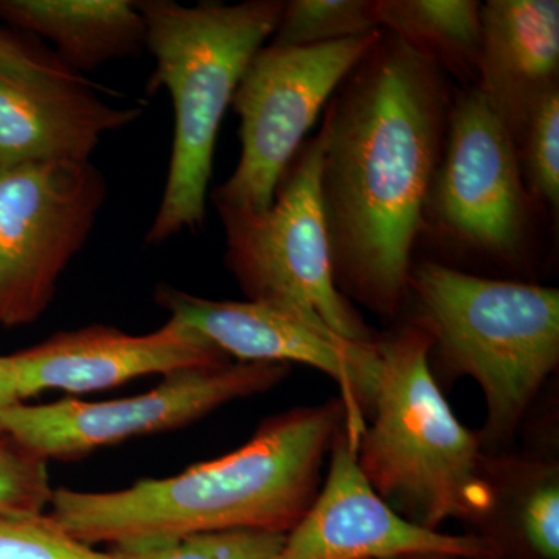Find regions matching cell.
I'll return each instance as SVG.
<instances>
[{
	"label": "cell",
	"mask_w": 559,
	"mask_h": 559,
	"mask_svg": "<svg viewBox=\"0 0 559 559\" xmlns=\"http://www.w3.org/2000/svg\"><path fill=\"white\" fill-rule=\"evenodd\" d=\"M285 539L283 533L229 530L110 551L119 559H271Z\"/></svg>",
	"instance_id": "cell-19"
},
{
	"label": "cell",
	"mask_w": 559,
	"mask_h": 559,
	"mask_svg": "<svg viewBox=\"0 0 559 559\" xmlns=\"http://www.w3.org/2000/svg\"><path fill=\"white\" fill-rule=\"evenodd\" d=\"M10 358L22 400L44 390L90 393L146 374L168 377L230 364L216 345L171 319L140 336L103 325L64 331Z\"/></svg>",
	"instance_id": "cell-13"
},
{
	"label": "cell",
	"mask_w": 559,
	"mask_h": 559,
	"mask_svg": "<svg viewBox=\"0 0 559 559\" xmlns=\"http://www.w3.org/2000/svg\"><path fill=\"white\" fill-rule=\"evenodd\" d=\"M283 5L280 0L194 7L138 2L146 47L156 60L148 91L170 92L175 109L170 170L148 245H162L204 221L221 121L249 62L277 31Z\"/></svg>",
	"instance_id": "cell-3"
},
{
	"label": "cell",
	"mask_w": 559,
	"mask_h": 559,
	"mask_svg": "<svg viewBox=\"0 0 559 559\" xmlns=\"http://www.w3.org/2000/svg\"><path fill=\"white\" fill-rule=\"evenodd\" d=\"M286 369V364H226L168 374L156 389L130 399L17 403L0 414V428L46 462L79 459L134 437L183 428L223 404L271 389Z\"/></svg>",
	"instance_id": "cell-9"
},
{
	"label": "cell",
	"mask_w": 559,
	"mask_h": 559,
	"mask_svg": "<svg viewBox=\"0 0 559 559\" xmlns=\"http://www.w3.org/2000/svg\"><path fill=\"white\" fill-rule=\"evenodd\" d=\"M352 441H336L325 487L271 559L498 558L487 539L447 535L401 518L364 476Z\"/></svg>",
	"instance_id": "cell-12"
},
{
	"label": "cell",
	"mask_w": 559,
	"mask_h": 559,
	"mask_svg": "<svg viewBox=\"0 0 559 559\" xmlns=\"http://www.w3.org/2000/svg\"><path fill=\"white\" fill-rule=\"evenodd\" d=\"M380 31L439 66L448 76L477 81L481 3L477 0H371Z\"/></svg>",
	"instance_id": "cell-17"
},
{
	"label": "cell",
	"mask_w": 559,
	"mask_h": 559,
	"mask_svg": "<svg viewBox=\"0 0 559 559\" xmlns=\"http://www.w3.org/2000/svg\"><path fill=\"white\" fill-rule=\"evenodd\" d=\"M378 345L377 419L358 457L364 476L381 499L404 506L426 528L487 513L492 492L480 476L479 447L437 388L428 334L406 329Z\"/></svg>",
	"instance_id": "cell-4"
},
{
	"label": "cell",
	"mask_w": 559,
	"mask_h": 559,
	"mask_svg": "<svg viewBox=\"0 0 559 559\" xmlns=\"http://www.w3.org/2000/svg\"><path fill=\"white\" fill-rule=\"evenodd\" d=\"M462 248L514 259L528 230L520 151L476 86L452 95L426 221Z\"/></svg>",
	"instance_id": "cell-10"
},
{
	"label": "cell",
	"mask_w": 559,
	"mask_h": 559,
	"mask_svg": "<svg viewBox=\"0 0 559 559\" xmlns=\"http://www.w3.org/2000/svg\"><path fill=\"white\" fill-rule=\"evenodd\" d=\"M0 559H119L66 533L50 514H0Z\"/></svg>",
	"instance_id": "cell-20"
},
{
	"label": "cell",
	"mask_w": 559,
	"mask_h": 559,
	"mask_svg": "<svg viewBox=\"0 0 559 559\" xmlns=\"http://www.w3.org/2000/svg\"><path fill=\"white\" fill-rule=\"evenodd\" d=\"M381 31L310 47H261L242 73L231 106L240 117L241 154L216 189L219 213L270 209L283 173L314 127L320 110Z\"/></svg>",
	"instance_id": "cell-7"
},
{
	"label": "cell",
	"mask_w": 559,
	"mask_h": 559,
	"mask_svg": "<svg viewBox=\"0 0 559 559\" xmlns=\"http://www.w3.org/2000/svg\"><path fill=\"white\" fill-rule=\"evenodd\" d=\"M380 31L371 0H293L283 5L272 43L283 47H310L359 38Z\"/></svg>",
	"instance_id": "cell-18"
},
{
	"label": "cell",
	"mask_w": 559,
	"mask_h": 559,
	"mask_svg": "<svg viewBox=\"0 0 559 559\" xmlns=\"http://www.w3.org/2000/svg\"><path fill=\"white\" fill-rule=\"evenodd\" d=\"M520 160L525 186L533 197L557 212L559 205V87L551 91L524 132Z\"/></svg>",
	"instance_id": "cell-21"
},
{
	"label": "cell",
	"mask_w": 559,
	"mask_h": 559,
	"mask_svg": "<svg viewBox=\"0 0 559 559\" xmlns=\"http://www.w3.org/2000/svg\"><path fill=\"white\" fill-rule=\"evenodd\" d=\"M409 290L419 329L455 370L479 382L489 429L509 432L557 367L558 289L474 277L426 261L412 267Z\"/></svg>",
	"instance_id": "cell-5"
},
{
	"label": "cell",
	"mask_w": 559,
	"mask_h": 559,
	"mask_svg": "<svg viewBox=\"0 0 559 559\" xmlns=\"http://www.w3.org/2000/svg\"><path fill=\"white\" fill-rule=\"evenodd\" d=\"M322 151L320 132L301 145L283 173L270 209L219 213L227 267L249 300L296 312L344 340L373 344L334 278L320 201Z\"/></svg>",
	"instance_id": "cell-6"
},
{
	"label": "cell",
	"mask_w": 559,
	"mask_h": 559,
	"mask_svg": "<svg viewBox=\"0 0 559 559\" xmlns=\"http://www.w3.org/2000/svg\"><path fill=\"white\" fill-rule=\"evenodd\" d=\"M105 198L91 160L0 168V323L27 325L47 310Z\"/></svg>",
	"instance_id": "cell-8"
},
{
	"label": "cell",
	"mask_w": 559,
	"mask_h": 559,
	"mask_svg": "<svg viewBox=\"0 0 559 559\" xmlns=\"http://www.w3.org/2000/svg\"><path fill=\"white\" fill-rule=\"evenodd\" d=\"M451 103L447 73L381 31L325 109L320 201L334 278L385 314L409 290Z\"/></svg>",
	"instance_id": "cell-1"
},
{
	"label": "cell",
	"mask_w": 559,
	"mask_h": 559,
	"mask_svg": "<svg viewBox=\"0 0 559 559\" xmlns=\"http://www.w3.org/2000/svg\"><path fill=\"white\" fill-rule=\"evenodd\" d=\"M344 414V404L289 412L264 423L240 450L165 479L106 492L53 489L49 514L80 543L112 549L229 530L288 535L311 507Z\"/></svg>",
	"instance_id": "cell-2"
},
{
	"label": "cell",
	"mask_w": 559,
	"mask_h": 559,
	"mask_svg": "<svg viewBox=\"0 0 559 559\" xmlns=\"http://www.w3.org/2000/svg\"><path fill=\"white\" fill-rule=\"evenodd\" d=\"M524 532L544 559H559V491L557 485L536 489L524 509Z\"/></svg>",
	"instance_id": "cell-24"
},
{
	"label": "cell",
	"mask_w": 559,
	"mask_h": 559,
	"mask_svg": "<svg viewBox=\"0 0 559 559\" xmlns=\"http://www.w3.org/2000/svg\"><path fill=\"white\" fill-rule=\"evenodd\" d=\"M0 20L51 40L79 73L146 47L145 21L130 0H0Z\"/></svg>",
	"instance_id": "cell-16"
},
{
	"label": "cell",
	"mask_w": 559,
	"mask_h": 559,
	"mask_svg": "<svg viewBox=\"0 0 559 559\" xmlns=\"http://www.w3.org/2000/svg\"><path fill=\"white\" fill-rule=\"evenodd\" d=\"M46 460L14 443L0 439V514H40L50 506Z\"/></svg>",
	"instance_id": "cell-22"
},
{
	"label": "cell",
	"mask_w": 559,
	"mask_h": 559,
	"mask_svg": "<svg viewBox=\"0 0 559 559\" xmlns=\"http://www.w3.org/2000/svg\"><path fill=\"white\" fill-rule=\"evenodd\" d=\"M0 80L28 87L92 86L51 51L0 32Z\"/></svg>",
	"instance_id": "cell-23"
},
{
	"label": "cell",
	"mask_w": 559,
	"mask_h": 559,
	"mask_svg": "<svg viewBox=\"0 0 559 559\" xmlns=\"http://www.w3.org/2000/svg\"><path fill=\"white\" fill-rule=\"evenodd\" d=\"M156 297L171 320L241 362H297L329 374L344 392L349 433L359 436V406H373L380 385V345L344 340L263 301L209 300L168 286L157 289Z\"/></svg>",
	"instance_id": "cell-11"
},
{
	"label": "cell",
	"mask_w": 559,
	"mask_h": 559,
	"mask_svg": "<svg viewBox=\"0 0 559 559\" xmlns=\"http://www.w3.org/2000/svg\"><path fill=\"white\" fill-rule=\"evenodd\" d=\"M22 403L20 382L10 356H0V414L14 404ZM7 437L0 428V439Z\"/></svg>",
	"instance_id": "cell-25"
},
{
	"label": "cell",
	"mask_w": 559,
	"mask_h": 559,
	"mask_svg": "<svg viewBox=\"0 0 559 559\" xmlns=\"http://www.w3.org/2000/svg\"><path fill=\"white\" fill-rule=\"evenodd\" d=\"M558 0H489L481 5L477 87L520 151L533 112L558 90Z\"/></svg>",
	"instance_id": "cell-14"
},
{
	"label": "cell",
	"mask_w": 559,
	"mask_h": 559,
	"mask_svg": "<svg viewBox=\"0 0 559 559\" xmlns=\"http://www.w3.org/2000/svg\"><path fill=\"white\" fill-rule=\"evenodd\" d=\"M142 116L114 108L92 86L28 87L0 80V168L87 162L106 132Z\"/></svg>",
	"instance_id": "cell-15"
},
{
	"label": "cell",
	"mask_w": 559,
	"mask_h": 559,
	"mask_svg": "<svg viewBox=\"0 0 559 559\" xmlns=\"http://www.w3.org/2000/svg\"><path fill=\"white\" fill-rule=\"evenodd\" d=\"M395 559H451V558H444V557H426V555H421V557H403V558H395Z\"/></svg>",
	"instance_id": "cell-26"
}]
</instances>
